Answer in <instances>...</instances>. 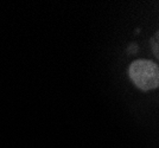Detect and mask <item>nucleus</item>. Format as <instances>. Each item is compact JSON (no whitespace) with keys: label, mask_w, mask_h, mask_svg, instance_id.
Here are the masks:
<instances>
[{"label":"nucleus","mask_w":159,"mask_h":148,"mask_svg":"<svg viewBox=\"0 0 159 148\" xmlns=\"http://www.w3.org/2000/svg\"><path fill=\"white\" fill-rule=\"evenodd\" d=\"M128 74L133 83L143 91L154 90L159 85V67L156 62L137 59L131 63Z\"/></svg>","instance_id":"f257e3e1"},{"label":"nucleus","mask_w":159,"mask_h":148,"mask_svg":"<svg viewBox=\"0 0 159 148\" xmlns=\"http://www.w3.org/2000/svg\"><path fill=\"white\" fill-rule=\"evenodd\" d=\"M151 44L154 45V54H156V57H158V33H156L154 39L151 41Z\"/></svg>","instance_id":"f03ea898"}]
</instances>
